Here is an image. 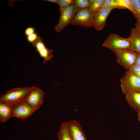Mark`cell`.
I'll use <instances>...</instances> for the list:
<instances>
[{
    "instance_id": "6da1fadb",
    "label": "cell",
    "mask_w": 140,
    "mask_h": 140,
    "mask_svg": "<svg viewBox=\"0 0 140 140\" xmlns=\"http://www.w3.org/2000/svg\"><path fill=\"white\" fill-rule=\"evenodd\" d=\"M32 87L13 88L0 97V101L10 104L13 106L24 102Z\"/></svg>"
},
{
    "instance_id": "7a4b0ae2",
    "label": "cell",
    "mask_w": 140,
    "mask_h": 140,
    "mask_svg": "<svg viewBox=\"0 0 140 140\" xmlns=\"http://www.w3.org/2000/svg\"><path fill=\"white\" fill-rule=\"evenodd\" d=\"M102 46L112 51L130 49L131 47L129 37L122 38L113 33L110 34L103 42Z\"/></svg>"
},
{
    "instance_id": "3957f363",
    "label": "cell",
    "mask_w": 140,
    "mask_h": 140,
    "mask_svg": "<svg viewBox=\"0 0 140 140\" xmlns=\"http://www.w3.org/2000/svg\"><path fill=\"white\" fill-rule=\"evenodd\" d=\"M79 9L74 3L66 7H60V18L55 29L56 31L60 32L66 26L72 23L76 13Z\"/></svg>"
},
{
    "instance_id": "277c9868",
    "label": "cell",
    "mask_w": 140,
    "mask_h": 140,
    "mask_svg": "<svg viewBox=\"0 0 140 140\" xmlns=\"http://www.w3.org/2000/svg\"><path fill=\"white\" fill-rule=\"evenodd\" d=\"M122 93L132 91H140V78L134 75L128 70L120 80Z\"/></svg>"
},
{
    "instance_id": "5b68a950",
    "label": "cell",
    "mask_w": 140,
    "mask_h": 140,
    "mask_svg": "<svg viewBox=\"0 0 140 140\" xmlns=\"http://www.w3.org/2000/svg\"><path fill=\"white\" fill-rule=\"evenodd\" d=\"M117 62L124 68L128 69L134 64L137 53L131 49L113 51Z\"/></svg>"
},
{
    "instance_id": "8992f818",
    "label": "cell",
    "mask_w": 140,
    "mask_h": 140,
    "mask_svg": "<svg viewBox=\"0 0 140 140\" xmlns=\"http://www.w3.org/2000/svg\"><path fill=\"white\" fill-rule=\"evenodd\" d=\"M94 15L88 9H79L76 13L71 24L89 27L94 26Z\"/></svg>"
},
{
    "instance_id": "52a82bcc",
    "label": "cell",
    "mask_w": 140,
    "mask_h": 140,
    "mask_svg": "<svg viewBox=\"0 0 140 140\" xmlns=\"http://www.w3.org/2000/svg\"><path fill=\"white\" fill-rule=\"evenodd\" d=\"M44 95V93L41 89L35 86L32 87L25 97L24 102L36 111L43 103Z\"/></svg>"
},
{
    "instance_id": "ba28073f",
    "label": "cell",
    "mask_w": 140,
    "mask_h": 140,
    "mask_svg": "<svg viewBox=\"0 0 140 140\" xmlns=\"http://www.w3.org/2000/svg\"><path fill=\"white\" fill-rule=\"evenodd\" d=\"M115 9H122L117 7L104 8L98 11L94 15V27L98 31L103 29L106 25L107 17L111 11Z\"/></svg>"
},
{
    "instance_id": "9c48e42d",
    "label": "cell",
    "mask_w": 140,
    "mask_h": 140,
    "mask_svg": "<svg viewBox=\"0 0 140 140\" xmlns=\"http://www.w3.org/2000/svg\"><path fill=\"white\" fill-rule=\"evenodd\" d=\"M31 44L36 48V51L39 53L40 57L43 58L44 60L42 62L43 64H45L53 58L52 53L53 52V50L46 47L42 39L39 36L37 39Z\"/></svg>"
},
{
    "instance_id": "30bf717a",
    "label": "cell",
    "mask_w": 140,
    "mask_h": 140,
    "mask_svg": "<svg viewBox=\"0 0 140 140\" xmlns=\"http://www.w3.org/2000/svg\"><path fill=\"white\" fill-rule=\"evenodd\" d=\"M35 110L30 106L23 102L13 106V117L22 119L31 116Z\"/></svg>"
},
{
    "instance_id": "8fae6325",
    "label": "cell",
    "mask_w": 140,
    "mask_h": 140,
    "mask_svg": "<svg viewBox=\"0 0 140 140\" xmlns=\"http://www.w3.org/2000/svg\"><path fill=\"white\" fill-rule=\"evenodd\" d=\"M70 135L73 140H87L82 127L76 120L68 122Z\"/></svg>"
},
{
    "instance_id": "7c38bea8",
    "label": "cell",
    "mask_w": 140,
    "mask_h": 140,
    "mask_svg": "<svg viewBox=\"0 0 140 140\" xmlns=\"http://www.w3.org/2000/svg\"><path fill=\"white\" fill-rule=\"evenodd\" d=\"M126 99L129 106L138 113L140 111V91H132L126 94Z\"/></svg>"
},
{
    "instance_id": "4fadbf2b",
    "label": "cell",
    "mask_w": 140,
    "mask_h": 140,
    "mask_svg": "<svg viewBox=\"0 0 140 140\" xmlns=\"http://www.w3.org/2000/svg\"><path fill=\"white\" fill-rule=\"evenodd\" d=\"M129 37L131 44V49L140 53V31L137 27L131 29Z\"/></svg>"
},
{
    "instance_id": "5bb4252c",
    "label": "cell",
    "mask_w": 140,
    "mask_h": 140,
    "mask_svg": "<svg viewBox=\"0 0 140 140\" xmlns=\"http://www.w3.org/2000/svg\"><path fill=\"white\" fill-rule=\"evenodd\" d=\"M13 117V106L10 104L0 101V122H4Z\"/></svg>"
},
{
    "instance_id": "9a60e30c",
    "label": "cell",
    "mask_w": 140,
    "mask_h": 140,
    "mask_svg": "<svg viewBox=\"0 0 140 140\" xmlns=\"http://www.w3.org/2000/svg\"><path fill=\"white\" fill-rule=\"evenodd\" d=\"M57 137L58 140H73L69 133L68 122L62 123Z\"/></svg>"
},
{
    "instance_id": "2e32d148",
    "label": "cell",
    "mask_w": 140,
    "mask_h": 140,
    "mask_svg": "<svg viewBox=\"0 0 140 140\" xmlns=\"http://www.w3.org/2000/svg\"><path fill=\"white\" fill-rule=\"evenodd\" d=\"M118 7L122 9H127L130 10L137 19V16L135 11L132 0H117Z\"/></svg>"
},
{
    "instance_id": "e0dca14e",
    "label": "cell",
    "mask_w": 140,
    "mask_h": 140,
    "mask_svg": "<svg viewBox=\"0 0 140 140\" xmlns=\"http://www.w3.org/2000/svg\"><path fill=\"white\" fill-rule=\"evenodd\" d=\"M95 0H74V3L79 9H88Z\"/></svg>"
},
{
    "instance_id": "ac0fdd59",
    "label": "cell",
    "mask_w": 140,
    "mask_h": 140,
    "mask_svg": "<svg viewBox=\"0 0 140 140\" xmlns=\"http://www.w3.org/2000/svg\"><path fill=\"white\" fill-rule=\"evenodd\" d=\"M105 0H95L88 9L95 15L103 4Z\"/></svg>"
},
{
    "instance_id": "d6986e66",
    "label": "cell",
    "mask_w": 140,
    "mask_h": 140,
    "mask_svg": "<svg viewBox=\"0 0 140 140\" xmlns=\"http://www.w3.org/2000/svg\"><path fill=\"white\" fill-rule=\"evenodd\" d=\"M111 7H120L118 6L117 0H105L103 4L100 8L99 10L104 8Z\"/></svg>"
},
{
    "instance_id": "ffe728a7",
    "label": "cell",
    "mask_w": 140,
    "mask_h": 140,
    "mask_svg": "<svg viewBox=\"0 0 140 140\" xmlns=\"http://www.w3.org/2000/svg\"><path fill=\"white\" fill-rule=\"evenodd\" d=\"M135 11L137 16V21H140V0H132Z\"/></svg>"
},
{
    "instance_id": "44dd1931",
    "label": "cell",
    "mask_w": 140,
    "mask_h": 140,
    "mask_svg": "<svg viewBox=\"0 0 140 140\" xmlns=\"http://www.w3.org/2000/svg\"><path fill=\"white\" fill-rule=\"evenodd\" d=\"M131 73L140 78V66L134 64L127 69Z\"/></svg>"
},
{
    "instance_id": "7402d4cb",
    "label": "cell",
    "mask_w": 140,
    "mask_h": 140,
    "mask_svg": "<svg viewBox=\"0 0 140 140\" xmlns=\"http://www.w3.org/2000/svg\"><path fill=\"white\" fill-rule=\"evenodd\" d=\"M74 2L73 0H58L57 3L60 7H65L68 6Z\"/></svg>"
},
{
    "instance_id": "603a6c76",
    "label": "cell",
    "mask_w": 140,
    "mask_h": 140,
    "mask_svg": "<svg viewBox=\"0 0 140 140\" xmlns=\"http://www.w3.org/2000/svg\"><path fill=\"white\" fill-rule=\"evenodd\" d=\"M38 37V34L35 32L27 36V40L29 43L32 44L37 39Z\"/></svg>"
},
{
    "instance_id": "cb8c5ba5",
    "label": "cell",
    "mask_w": 140,
    "mask_h": 140,
    "mask_svg": "<svg viewBox=\"0 0 140 140\" xmlns=\"http://www.w3.org/2000/svg\"><path fill=\"white\" fill-rule=\"evenodd\" d=\"M35 29L33 27H29L27 28L25 30V35L27 36L35 33Z\"/></svg>"
},
{
    "instance_id": "d4e9b609",
    "label": "cell",
    "mask_w": 140,
    "mask_h": 140,
    "mask_svg": "<svg viewBox=\"0 0 140 140\" xmlns=\"http://www.w3.org/2000/svg\"><path fill=\"white\" fill-rule=\"evenodd\" d=\"M134 64L140 66V53H137V57Z\"/></svg>"
},
{
    "instance_id": "484cf974",
    "label": "cell",
    "mask_w": 140,
    "mask_h": 140,
    "mask_svg": "<svg viewBox=\"0 0 140 140\" xmlns=\"http://www.w3.org/2000/svg\"><path fill=\"white\" fill-rule=\"evenodd\" d=\"M135 26L137 27L140 31V21H137L135 24Z\"/></svg>"
},
{
    "instance_id": "4316f807",
    "label": "cell",
    "mask_w": 140,
    "mask_h": 140,
    "mask_svg": "<svg viewBox=\"0 0 140 140\" xmlns=\"http://www.w3.org/2000/svg\"><path fill=\"white\" fill-rule=\"evenodd\" d=\"M45 1L54 3H57L58 2V0H45Z\"/></svg>"
},
{
    "instance_id": "83f0119b",
    "label": "cell",
    "mask_w": 140,
    "mask_h": 140,
    "mask_svg": "<svg viewBox=\"0 0 140 140\" xmlns=\"http://www.w3.org/2000/svg\"><path fill=\"white\" fill-rule=\"evenodd\" d=\"M138 119L140 122V111L138 113Z\"/></svg>"
}]
</instances>
